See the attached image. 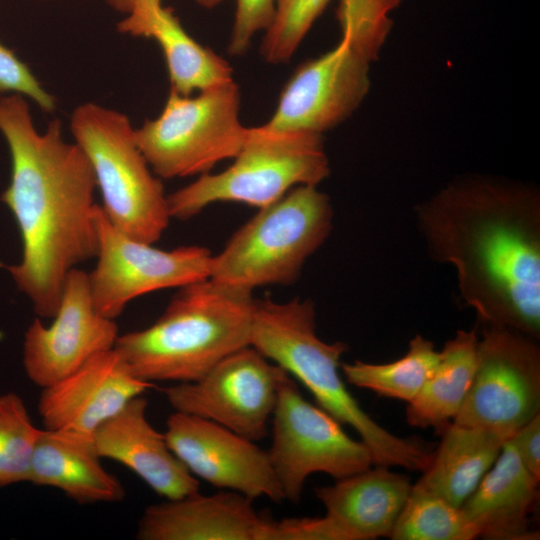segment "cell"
<instances>
[{
    "instance_id": "obj_1",
    "label": "cell",
    "mask_w": 540,
    "mask_h": 540,
    "mask_svg": "<svg viewBox=\"0 0 540 540\" xmlns=\"http://www.w3.org/2000/svg\"><path fill=\"white\" fill-rule=\"evenodd\" d=\"M428 255L455 272L484 326L540 335V195L532 186L472 177L415 207Z\"/></svg>"
},
{
    "instance_id": "obj_2",
    "label": "cell",
    "mask_w": 540,
    "mask_h": 540,
    "mask_svg": "<svg viewBox=\"0 0 540 540\" xmlns=\"http://www.w3.org/2000/svg\"><path fill=\"white\" fill-rule=\"evenodd\" d=\"M0 132L11 158V178L1 200L13 214L22 240V258L6 266L17 288L42 318L56 314L69 272L96 256L91 165L52 120L44 132L33 123L24 96H0Z\"/></svg>"
},
{
    "instance_id": "obj_3",
    "label": "cell",
    "mask_w": 540,
    "mask_h": 540,
    "mask_svg": "<svg viewBox=\"0 0 540 540\" xmlns=\"http://www.w3.org/2000/svg\"><path fill=\"white\" fill-rule=\"evenodd\" d=\"M315 318L310 299H255L250 345L300 381L317 406L353 428L369 448L373 464L423 472L433 453L422 442L392 434L362 409L339 372L347 345L320 339Z\"/></svg>"
},
{
    "instance_id": "obj_4",
    "label": "cell",
    "mask_w": 540,
    "mask_h": 540,
    "mask_svg": "<svg viewBox=\"0 0 540 540\" xmlns=\"http://www.w3.org/2000/svg\"><path fill=\"white\" fill-rule=\"evenodd\" d=\"M252 292L210 278L178 288L150 326L119 334L114 348L135 376L191 382L232 352L250 345Z\"/></svg>"
},
{
    "instance_id": "obj_5",
    "label": "cell",
    "mask_w": 540,
    "mask_h": 540,
    "mask_svg": "<svg viewBox=\"0 0 540 540\" xmlns=\"http://www.w3.org/2000/svg\"><path fill=\"white\" fill-rule=\"evenodd\" d=\"M402 0H339L338 44L301 64L263 124L276 131L322 134L348 118L370 87L369 71L393 25L390 12Z\"/></svg>"
},
{
    "instance_id": "obj_6",
    "label": "cell",
    "mask_w": 540,
    "mask_h": 540,
    "mask_svg": "<svg viewBox=\"0 0 540 540\" xmlns=\"http://www.w3.org/2000/svg\"><path fill=\"white\" fill-rule=\"evenodd\" d=\"M333 216L330 199L318 186H297L258 209L232 234L213 254L209 278L252 293L291 285L329 237Z\"/></svg>"
},
{
    "instance_id": "obj_7",
    "label": "cell",
    "mask_w": 540,
    "mask_h": 540,
    "mask_svg": "<svg viewBox=\"0 0 540 540\" xmlns=\"http://www.w3.org/2000/svg\"><path fill=\"white\" fill-rule=\"evenodd\" d=\"M330 174L322 134L248 127L233 163L205 173L167 195L171 219L188 220L218 202L263 208L300 185L318 186Z\"/></svg>"
},
{
    "instance_id": "obj_8",
    "label": "cell",
    "mask_w": 540,
    "mask_h": 540,
    "mask_svg": "<svg viewBox=\"0 0 540 540\" xmlns=\"http://www.w3.org/2000/svg\"><path fill=\"white\" fill-rule=\"evenodd\" d=\"M70 128L91 165L107 219L132 238L156 243L171 220L167 195L127 115L86 102L74 109Z\"/></svg>"
},
{
    "instance_id": "obj_9",
    "label": "cell",
    "mask_w": 540,
    "mask_h": 540,
    "mask_svg": "<svg viewBox=\"0 0 540 540\" xmlns=\"http://www.w3.org/2000/svg\"><path fill=\"white\" fill-rule=\"evenodd\" d=\"M240 108L234 80L195 96L170 91L161 113L135 128V140L159 178L200 176L233 159L242 147L248 127Z\"/></svg>"
},
{
    "instance_id": "obj_10",
    "label": "cell",
    "mask_w": 540,
    "mask_h": 540,
    "mask_svg": "<svg viewBox=\"0 0 540 540\" xmlns=\"http://www.w3.org/2000/svg\"><path fill=\"white\" fill-rule=\"evenodd\" d=\"M272 443L267 451L284 498L298 502L308 476L325 473L336 480L371 467L372 454L351 438L342 424L301 394L283 371L272 414Z\"/></svg>"
},
{
    "instance_id": "obj_11",
    "label": "cell",
    "mask_w": 540,
    "mask_h": 540,
    "mask_svg": "<svg viewBox=\"0 0 540 540\" xmlns=\"http://www.w3.org/2000/svg\"><path fill=\"white\" fill-rule=\"evenodd\" d=\"M94 218L97 261L88 282L93 305L103 316L115 320L140 296L210 277L213 254L209 249L198 245L158 249L121 232L98 204Z\"/></svg>"
},
{
    "instance_id": "obj_12",
    "label": "cell",
    "mask_w": 540,
    "mask_h": 540,
    "mask_svg": "<svg viewBox=\"0 0 540 540\" xmlns=\"http://www.w3.org/2000/svg\"><path fill=\"white\" fill-rule=\"evenodd\" d=\"M540 412V349L536 338L511 328L484 326L477 363L453 423L506 439Z\"/></svg>"
},
{
    "instance_id": "obj_13",
    "label": "cell",
    "mask_w": 540,
    "mask_h": 540,
    "mask_svg": "<svg viewBox=\"0 0 540 540\" xmlns=\"http://www.w3.org/2000/svg\"><path fill=\"white\" fill-rule=\"evenodd\" d=\"M283 371L248 345L201 378L167 386L162 392L175 411L211 420L255 442L268 433Z\"/></svg>"
},
{
    "instance_id": "obj_14",
    "label": "cell",
    "mask_w": 540,
    "mask_h": 540,
    "mask_svg": "<svg viewBox=\"0 0 540 540\" xmlns=\"http://www.w3.org/2000/svg\"><path fill=\"white\" fill-rule=\"evenodd\" d=\"M53 323L35 318L25 332L23 365L28 378L45 388L75 372L95 355L114 348L115 320L94 307L88 273L72 269L64 283Z\"/></svg>"
},
{
    "instance_id": "obj_15",
    "label": "cell",
    "mask_w": 540,
    "mask_h": 540,
    "mask_svg": "<svg viewBox=\"0 0 540 540\" xmlns=\"http://www.w3.org/2000/svg\"><path fill=\"white\" fill-rule=\"evenodd\" d=\"M168 446L195 477L253 500L285 498L268 452L211 420L175 411L166 421Z\"/></svg>"
},
{
    "instance_id": "obj_16",
    "label": "cell",
    "mask_w": 540,
    "mask_h": 540,
    "mask_svg": "<svg viewBox=\"0 0 540 540\" xmlns=\"http://www.w3.org/2000/svg\"><path fill=\"white\" fill-rule=\"evenodd\" d=\"M152 383L133 374L115 348L42 388L38 412L45 429L93 433Z\"/></svg>"
},
{
    "instance_id": "obj_17",
    "label": "cell",
    "mask_w": 540,
    "mask_h": 540,
    "mask_svg": "<svg viewBox=\"0 0 540 540\" xmlns=\"http://www.w3.org/2000/svg\"><path fill=\"white\" fill-rule=\"evenodd\" d=\"M253 499L231 490L198 492L149 505L137 528L140 540H269L272 519Z\"/></svg>"
},
{
    "instance_id": "obj_18",
    "label": "cell",
    "mask_w": 540,
    "mask_h": 540,
    "mask_svg": "<svg viewBox=\"0 0 540 540\" xmlns=\"http://www.w3.org/2000/svg\"><path fill=\"white\" fill-rule=\"evenodd\" d=\"M146 410L147 400L139 395L101 424L92 434L98 455L126 466L166 499L198 492L199 481L148 421Z\"/></svg>"
},
{
    "instance_id": "obj_19",
    "label": "cell",
    "mask_w": 540,
    "mask_h": 540,
    "mask_svg": "<svg viewBox=\"0 0 540 540\" xmlns=\"http://www.w3.org/2000/svg\"><path fill=\"white\" fill-rule=\"evenodd\" d=\"M92 434L42 429L28 482L56 488L80 504L121 501L124 487L102 466Z\"/></svg>"
},
{
    "instance_id": "obj_20",
    "label": "cell",
    "mask_w": 540,
    "mask_h": 540,
    "mask_svg": "<svg viewBox=\"0 0 540 540\" xmlns=\"http://www.w3.org/2000/svg\"><path fill=\"white\" fill-rule=\"evenodd\" d=\"M539 480L523 465L509 438L472 494L460 506L478 536L496 540L535 539L529 514Z\"/></svg>"
},
{
    "instance_id": "obj_21",
    "label": "cell",
    "mask_w": 540,
    "mask_h": 540,
    "mask_svg": "<svg viewBox=\"0 0 540 540\" xmlns=\"http://www.w3.org/2000/svg\"><path fill=\"white\" fill-rule=\"evenodd\" d=\"M411 487L405 475L376 465L315 488V496L350 540H370L390 536Z\"/></svg>"
},
{
    "instance_id": "obj_22",
    "label": "cell",
    "mask_w": 540,
    "mask_h": 540,
    "mask_svg": "<svg viewBox=\"0 0 540 540\" xmlns=\"http://www.w3.org/2000/svg\"><path fill=\"white\" fill-rule=\"evenodd\" d=\"M117 29L159 44L166 61L170 91L189 96L233 80L231 65L190 36L173 10L161 3L134 9L117 24Z\"/></svg>"
},
{
    "instance_id": "obj_23",
    "label": "cell",
    "mask_w": 540,
    "mask_h": 540,
    "mask_svg": "<svg viewBox=\"0 0 540 540\" xmlns=\"http://www.w3.org/2000/svg\"><path fill=\"white\" fill-rule=\"evenodd\" d=\"M502 435L451 422L418 485L460 507L498 458Z\"/></svg>"
},
{
    "instance_id": "obj_24",
    "label": "cell",
    "mask_w": 540,
    "mask_h": 540,
    "mask_svg": "<svg viewBox=\"0 0 540 540\" xmlns=\"http://www.w3.org/2000/svg\"><path fill=\"white\" fill-rule=\"evenodd\" d=\"M478 337L474 330H458L445 343L436 371L408 402L406 419L411 426L443 432L454 420L474 377Z\"/></svg>"
},
{
    "instance_id": "obj_25",
    "label": "cell",
    "mask_w": 540,
    "mask_h": 540,
    "mask_svg": "<svg viewBox=\"0 0 540 540\" xmlns=\"http://www.w3.org/2000/svg\"><path fill=\"white\" fill-rule=\"evenodd\" d=\"M440 359L434 343L418 334L409 341L405 355L395 361L373 364L356 360L340 367L353 386L408 403L432 377Z\"/></svg>"
},
{
    "instance_id": "obj_26",
    "label": "cell",
    "mask_w": 540,
    "mask_h": 540,
    "mask_svg": "<svg viewBox=\"0 0 540 540\" xmlns=\"http://www.w3.org/2000/svg\"><path fill=\"white\" fill-rule=\"evenodd\" d=\"M389 537L393 540H472L479 536L461 507L416 483Z\"/></svg>"
},
{
    "instance_id": "obj_27",
    "label": "cell",
    "mask_w": 540,
    "mask_h": 540,
    "mask_svg": "<svg viewBox=\"0 0 540 540\" xmlns=\"http://www.w3.org/2000/svg\"><path fill=\"white\" fill-rule=\"evenodd\" d=\"M41 432L16 393L0 395V487L28 481Z\"/></svg>"
},
{
    "instance_id": "obj_28",
    "label": "cell",
    "mask_w": 540,
    "mask_h": 540,
    "mask_svg": "<svg viewBox=\"0 0 540 540\" xmlns=\"http://www.w3.org/2000/svg\"><path fill=\"white\" fill-rule=\"evenodd\" d=\"M6 93L30 98L45 112H53L56 108V99L42 86L27 64L0 42V96Z\"/></svg>"
},
{
    "instance_id": "obj_29",
    "label": "cell",
    "mask_w": 540,
    "mask_h": 540,
    "mask_svg": "<svg viewBox=\"0 0 540 540\" xmlns=\"http://www.w3.org/2000/svg\"><path fill=\"white\" fill-rule=\"evenodd\" d=\"M280 0H236L234 23L228 44L232 55L249 49L253 37L272 23Z\"/></svg>"
},
{
    "instance_id": "obj_30",
    "label": "cell",
    "mask_w": 540,
    "mask_h": 540,
    "mask_svg": "<svg viewBox=\"0 0 540 540\" xmlns=\"http://www.w3.org/2000/svg\"><path fill=\"white\" fill-rule=\"evenodd\" d=\"M269 540H350L331 517L285 518L272 520Z\"/></svg>"
},
{
    "instance_id": "obj_31",
    "label": "cell",
    "mask_w": 540,
    "mask_h": 540,
    "mask_svg": "<svg viewBox=\"0 0 540 540\" xmlns=\"http://www.w3.org/2000/svg\"><path fill=\"white\" fill-rule=\"evenodd\" d=\"M511 439L525 468L540 480V413L521 426Z\"/></svg>"
},
{
    "instance_id": "obj_32",
    "label": "cell",
    "mask_w": 540,
    "mask_h": 540,
    "mask_svg": "<svg viewBox=\"0 0 540 540\" xmlns=\"http://www.w3.org/2000/svg\"><path fill=\"white\" fill-rule=\"evenodd\" d=\"M106 2L114 10L127 15L140 6L159 4L161 0H106Z\"/></svg>"
},
{
    "instance_id": "obj_33",
    "label": "cell",
    "mask_w": 540,
    "mask_h": 540,
    "mask_svg": "<svg viewBox=\"0 0 540 540\" xmlns=\"http://www.w3.org/2000/svg\"><path fill=\"white\" fill-rule=\"evenodd\" d=\"M198 5L205 8H213L220 4L223 0H194Z\"/></svg>"
}]
</instances>
